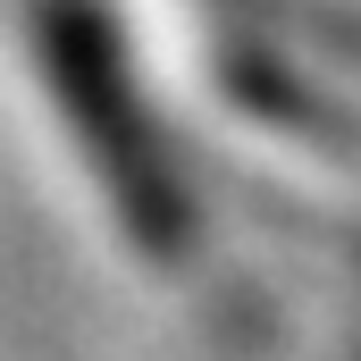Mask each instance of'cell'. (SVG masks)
<instances>
[{
  "instance_id": "6da1fadb",
  "label": "cell",
  "mask_w": 361,
  "mask_h": 361,
  "mask_svg": "<svg viewBox=\"0 0 361 361\" xmlns=\"http://www.w3.org/2000/svg\"><path fill=\"white\" fill-rule=\"evenodd\" d=\"M42 59H51L59 109L76 118L85 152L101 160V185H109L126 235H135L143 252H185V244H193V202H185L169 152H160L152 126H143V101H135L126 68H118V42H109L101 8L51 0V17H42Z\"/></svg>"
}]
</instances>
